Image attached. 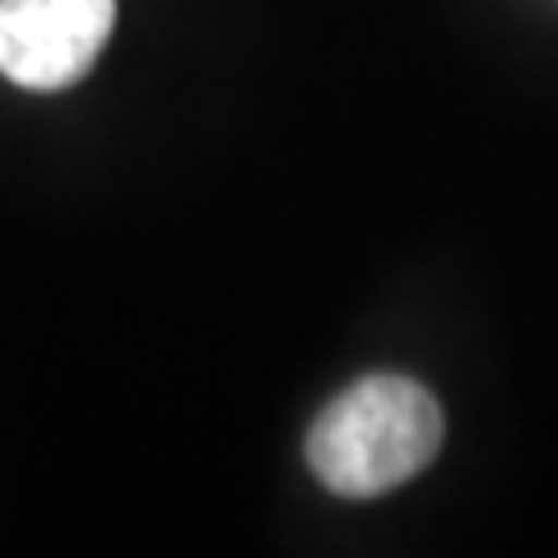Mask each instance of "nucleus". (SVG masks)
<instances>
[{
    "instance_id": "f257e3e1",
    "label": "nucleus",
    "mask_w": 558,
    "mask_h": 558,
    "mask_svg": "<svg viewBox=\"0 0 558 558\" xmlns=\"http://www.w3.org/2000/svg\"><path fill=\"white\" fill-rule=\"evenodd\" d=\"M442 447V405L418 381L377 373L312 418L307 465L336 498H381Z\"/></svg>"
},
{
    "instance_id": "f03ea898",
    "label": "nucleus",
    "mask_w": 558,
    "mask_h": 558,
    "mask_svg": "<svg viewBox=\"0 0 558 558\" xmlns=\"http://www.w3.org/2000/svg\"><path fill=\"white\" fill-rule=\"evenodd\" d=\"M117 0H0V75L57 94L94 70L112 38Z\"/></svg>"
}]
</instances>
